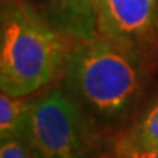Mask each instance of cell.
<instances>
[{"label": "cell", "instance_id": "52a82bcc", "mask_svg": "<svg viewBox=\"0 0 158 158\" xmlns=\"http://www.w3.org/2000/svg\"><path fill=\"white\" fill-rule=\"evenodd\" d=\"M124 139L139 147L158 149V101L149 107Z\"/></svg>", "mask_w": 158, "mask_h": 158}, {"label": "cell", "instance_id": "6da1fadb", "mask_svg": "<svg viewBox=\"0 0 158 158\" xmlns=\"http://www.w3.org/2000/svg\"><path fill=\"white\" fill-rule=\"evenodd\" d=\"M62 75L64 88L97 122H117L142 92V57L101 35L70 40Z\"/></svg>", "mask_w": 158, "mask_h": 158}, {"label": "cell", "instance_id": "277c9868", "mask_svg": "<svg viewBox=\"0 0 158 158\" xmlns=\"http://www.w3.org/2000/svg\"><path fill=\"white\" fill-rule=\"evenodd\" d=\"M97 32L142 57L158 41V0H98Z\"/></svg>", "mask_w": 158, "mask_h": 158}, {"label": "cell", "instance_id": "5b68a950", "mask_svg": "<svg viewBox=\"0 0 158 158\" xmlns=\"http://www.w3.org/2000/svg\"><path fill=\"white\" fill-rule=\"evenodd\" d=\"M97 6L98 0H41V10L69 40L97 34Z\"/></svg>", "mask_w": 158, "mask_h": 158}, {"label": "cell", "instance_id": "9c48e42d", "mask_svg": "<svg viewBox=\"0 0 158 158\" xmlns=\"http://www.w3.org/2000/svg\"><path fill=\"white\" fill-rule=\"evenodd\" d=\"M117 158H158V149L139 147L123 139L117 149Z\"/></svg>", "mask_w": 158, "mask_h": 158}, {"label": "cell", "instance_id": "3957f363", "mask_svg": "<svg viewBox=\"0 0 158 158\" xmlns=\"http://www.w3.org/2000/svg\"><path fill=\"white\" fill-rule=\"evenodd\" d=\"M19 138L34 158H98L100 124L64 86L28 102Z\"/></svg>", "mask_w": 158, "mask_h": 158}, {"label": "cell", "instance_id": "8992f818", "mask_svg": "<svg viewBox=\"0 0 158 158\" xmlns=\"http://www.w3.org/2000/svg\"><path fill=\"white\" fill-rule=\"evenodd\" d=\"M25 97H13L6 92L0 95V141L21 135L25 113L28 108Z\"/></svg>", "mask_w": 158, "mask_h": 158}, {"label": "cell", "instance_id": "ba28073f", "mask_svg": "<svg viewBox=\"0 0 158 158\" xmlns=\"http://www.w3.org/2000/svg\"><path fill=\"white\" fill-rule=\"evenodd\" d=\"M0 158H34V155L18 136L0 141Z\"/></svg>", "mask_w": 158, "mask_h": 158}, {"label": "cell", "instance_id": "7a4b0ae2", "mask_svg": "<svg viewBox=\"0 0 158 158\" xmlns=\"http://www.w3.org/2000/svg\"><path fill=\"white\" fill-rule=\"evenodd\" d=\"M63 35L28 0H2L0 88L28 97L62 72L68 47Z\"/></svg>", "mask_w": 158, "mask_h": 158}]
</instances>
